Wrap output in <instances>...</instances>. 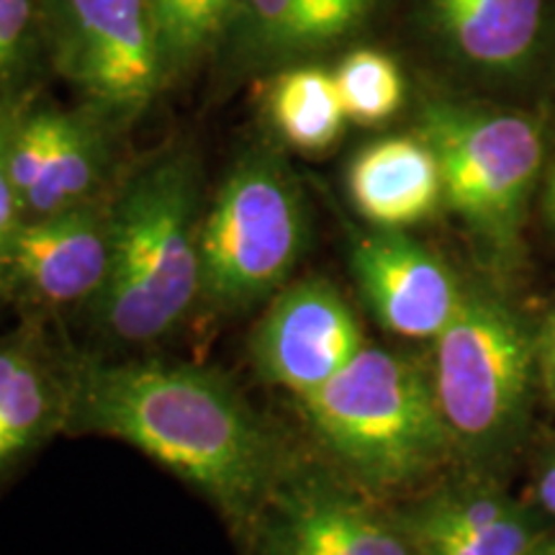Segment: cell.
<instances>
[{
	"label": "cell",
	"instance_id": "1",
	"mask_svg": "<svg viewBox=\"0 0 555 555\" xmlns=\"http://www.w3.org/2000/svg\"><path fill=\"white\" fill-rule=\"evenodd\" d=\"M69 416L86 433L129 442L196 486L240 527L260 519L281 478V448L247 401L196 365H88Z\"/></svg>",
	"mask_w": 555,
	"mask_h": 555
},
{
	"label": "cell",
	"instance_id": "2",
	"mask_svg": "<svg viewBox=\"0 0 555 555\" xmlns=\"http://www.w3.org/2000/svg\"><path fill=\"white\" fill-rule=\"evenodd\" d=\"M198 294L204 273L196 176L189 159L170 157L144 170L111 217L99 319L121 343H152L183 322Z\"/></svg>",
	"mask_w": 555,
	"mask_h": 555
},
{
	"label": "cell",
	"instance_id": "3",
	"mask_svg": "<svg viewBox=\"0 0 555 555\" xmlns=\"http://www.w3.org/2000/svg\"><path fill=\"white\" fill-rule=\"evenodd\" d=\"M301 404L319 442L376 489L429 474L455 446L433 376L384 347L365 345Z\"/></svg>",
	"mask_w": 555,
	"mask_h": 555
},
{
	"label": "cell",
	"instance_id": "4",
	"mask_svg": "<svg viewBox=\"0 0 555 555\" xmlns=\"http://www.w3.org/2000/svg\"><path fill=\"white\" fill-rule=\"evenodd\" d=\"M538 343L519 317L483 291H466L435 337L433 386L457 448L489 455L509 446L530 406Z\"/></svg>",
	"mask_w": 555,
	"mask_h": 555
},
{
	"label": "cell",
	"instance_id": "5",
	"mask_svg": "<svg viewBox=\"0 0 555 555\" xmlns=\"http://www.w3.org/2000/svg\"><path fill=\"white\" fill-rule=\"evenodd\" d=\"M304 240L307 214L294 178L275 157H245L201 224L204 294L224 309L253 307L286 283Z\"/></svg>",
	"mask_w": 555,
	"mask_h": 555
},
{
	"label": "cell",
	"instance_id": "6",
	"mask_svg": "<svg viewBox=\"0 0 555 555\" xmlns=\"http://www.w3.org/2000/svg\"><path fill=\"white\" fill-rule=\"evenodd\" d=\"M420 137L435 152L450 208L491 247H515L543 168L538 124L522 114L429 103Z\"/></svg>",
	"mask_w": 555,
	"mask_h": 555
},
{
	"label": "cell",
	"instance_id": "7",
	"mask_svg": "<svg viewBox=\"0 0 555 555\" xmlns=\"http://www.w3.org/2000/svg\"><path fill=\"white\" fill-rule=\"evenodd\" d=\"M54 37L67 78L111 114L142 108L168 65L152 0H54Z\"/></svg>",
	"mask_w": 555,
	"mask_h": 555
},
{
	"label": "cell",
	"instance_id": "8",
	"mask_svg": "<svg viewBox=\"0 0 555 555\" xmlns=\"http://www.w3.org/2000/svg\"><path fill=\"white\" fill-rule=\"evenodd\" d=\"M352 309L327 281H298L273 298L253 335L260 378L304 399L363 350Z\"/></svg>",
	"mask_w": 555,
	"mask_h": 555
},
{
	"label": "cell",
	"instance_id": "9",
	"mask_svg": "<svg viewBox=\"0 0 555 555\" xmlns=\"http://www.w3.org/2000/svg\"><path fill=\"white\" fill-rule=\"evenodd\" d=\"M352 270L378 322L409 339H435L466 294L446 262L401 229L360 240Z\"/></svg>",
	"mask_w": 555,
	"mask_h": 555
},
{
	"label": "cell",
	"instance_id": "10",
	"mask_svg": "<svg viewBox=\"0 0 555 555\" xmlns=\"http://www.w3.org/2000/svg\"><path fill=\"white\" fill-rule=\"evenodd\" d=\"M108 262L111 219L88 206H75L21 224L5 266L39 301L65 307L99 298Z\"/></svg>",
	"mask_w": 555,
	"mask_h": 555
},
{
	"label": "cell",
	"instance_id": "11",
	"mask_svg": "<svg viewBox=\"0 0 555 555\" xmlns=\"http://www.w3.org/2000/svg\"><path fill=\"white\" fill-rule=\"evenodd\" d=\"M260 519L255 555H414L397 525L322 486H278Z\"/></svg>",
	"mask_w": 555,
	"mask_h": 555
},
{
	"label": "cell",
	"instance_id": "12",
	"mask_svg": "<svg viewBox=\"0 0 555 555\" xmlns=\"http://www.w3.org/2000/svg\"><path fill=\"white\" fill-rule=\"evenodd\" d=\"M101 168V139L78 116L39 111L11 129L9 172L31 219L82 206Z\"/></svg>",
	"mask_w": 555,
	"mask_h": 555
},
{
	"label": "cell",
	"instance_id": "13",
	"mask_svg": "<svg viewBox=\"0 0 555 555\" xmlns=\"http://www.w3.org/2000/svg\"><path fill=\"white\" fill-rule=\"evenodd\" d=\"M397 527L414 555H527L543 545L535 519L494 491H446Z\"/></svg>",
	"mask_w": 555,
	"mask_h": 555
},
{
	"label": "cell",
	"instance_id": "14",
	"mask_svg": "<svg viewBox=\"0 0 555 555\" xmlns=\"http://www.w3.org/2000/svg\"><path fill=\"white\" fill-rule=\"evenodd\" d=\"M352 204L380 229L427 219L442 198L440 165L422 137H386L367 144L347 172Z\"/></svg>",
	"mask_w": 555,
	"mask_h": 555
},
{
	"label": "cell",
	"instance_id": "15",
	"mask_svg": "<svg viewBox=\"0 0 555 555\" xmlns=\"http://www.w3.org/2000/svg\"><path fill=\"white\" fill-rule=\"evenodd\" d=\"M455 50L478 67L515 73L535 52L545 0H435Z\"/></svg>",
	"mask_w": 555,
	"mask_h": 555
},
{
	"label": "cell",
	"instance_id": "16",
	"mask_svg": "<svg viewBox=\"0 0 555 555\" xmlns=\"http://www.w3.org/2000/svg\"><path fill=\"white\" fill-rule=\"evenodd\" d=\"M268 106L281 137L301 152L332 147L347 121L335 73L322 67H296L278 75Z\"/></svg>",
	"mask_w": 555,
	"mask_h": 555
},
{
	"label": "cell",
	"instance_id": "17",
	"mask_svg": "<svg viewBox=\"0 0 555 555\" xmlns=\"http://www.w3.org/2000/svg\"><path fill=\"white\" fill-rule=\"evenodd\" d=\"M255 37L278 52L311 50L356 29L373 0H245Z\"/></svg>",
	"mask_w": 555,
	"mask_h": 555
},
{
	"label": "cell",
	"instance_id": "18",
	"mask_svg": "<svg viewBox=\"0 0 555 555\" xmlns=\"http://www.w3.org/2000/svg\"><path fill=\"white\" fill-rule=\"evenodd\" d=\"M52 406L54 388L29 347H0V466L37 440Z\"/></svg>",
	"mask_w": 555,
	"mask_h": 555
},
{
	"label": "cell",
	"instance_id": "19",
	"mask_svg": "<svg viewBox=\"0 0 555 555\" xmlns=\"http://www.w3.org/2000/svg\"><path fill=\"white\" fill-rule=\"evenodd\" d=\"M335 82L347 119L363 127L391 119L404 103L401 69L384 52H350L335 69Z\"/></svg>",
	"mask_w": 555,
	"mask_h": 555
},
{
	"label": "cell",
	"instance_id": "20",
	"mask_svg": "<svg viewBox=\"0 0 555 555\" xmlns=\"http://www.w3.org/2000/svg\"><path fill=\"white\" fill-rule=\"evenodd\" d=\"M237 0H152L165 62L198 54L232 18Z\"/></svg>",
	"mask_w": 555,
	"mask_h": 555
},
{
	"label": "cell",
	"instance_id": "21",
	"mask_svg": "<svg viewBox=\"0 0 555 555\" xmlns=\"http://www.w3.org/2000/svg\"><path fill=\"white\" fill-rule=\"evenodd\" d=\"M11 124L0 116V268L9 260L11 242L16 237V229L21 211L18 193L13 189V180L9 172V139H11Z\"/></svg>",
	"mask_w": 555,
	"mask_h": 555
},
{
	"label": "cell",
	"instance_id": "22",
	"mask_svg": "<svg viewBox=\"0 0 555 555\" xmlns=\"http://www.w3.org/2000/svg\"><path fill=\"white\" fill-rule=\"evenodd\" d=\"M31 26V0H0V67L18 57Z\"/></svg>",
	"mask_w": 555,
	"mask_h": 555
},
{
	"label": "cell",
	"instance_id": "23",
	"mask_svg": "<svg viewBox=\"0 0 555 555\" xmlns=\"http://www.w3.org/2000/svg\"><path fill=\"white\" fill-rule=\"evenodd\" d=\"M538 356H540V363H543L545 384L551 391H555V311L547 317L543 335H540Z\"/></svg>",
	"mask_w": 555,
	"mask_h": 555
},
{
	"label": "cell",
	"instance_id": "24",
	"mask_svg": "<svg viewBox=\"0 0 555 555\" xmlns=\"http://www.w3.org/2000/svg\"><path fill=\"white\" fill-rule=\"evenodd\" d=\"M538 494H540V502H543L545 509L555 517V450L551 453V457L545 461L543 474H540Z\"/></svg>",
	"mask_w": 555,
	"mask_h": 555
},
{
	"label": "cell",
	"instance_id": "25",
	"mask_svg": "<svg viewBox=\"0 0 555 555\" xmlns=\"http://www.w3.org/2000/svg\"><path fill=\"white\" fill-rule=\"evenodd\" d=\"M545 214L551 219V224L555 227V157L551 165V172H547V183H545Z\"/></svg>",
	"mask_w": 555,
	"mask_h": 555
},
{
	"label": "cell",
	"instance_id": "26",
	"mask_svg": "<svg viewBox=\"0 0 555 555\" xmlns=\"http://www.w3.org/2000/svg\"><path fill=\"white\" fill-rule=\"evenodd\" d=\"M527 555H555V547H547V545H538L535 551L527 553Z\"/></svg>",
	"mask_w": 555,
	"mask_h": 555
}]
</instances>
